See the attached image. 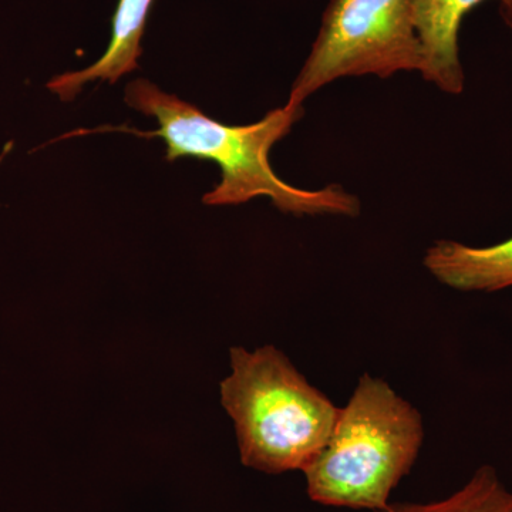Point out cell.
<instances>
[{"instance_id": "6da1fadb", "label": "cell", "mask_w": 512, "mask_h": 512, "mask_svg": "<svg viewBox=\"0 0 512 512\" xmlns=\"http://www.w3.org/2000/svg\"><path fill=\"white\" fill-rule=\"evenodd\" d=\"M124 100L140 113L154 117L160 124L158 130L107 126L73 131L64 138L123 131L137 137L161 138L167 144L165 158L168 161L185 157L212 161L221 170V181L202 198L207 205H239L256 197H266L279 211L296 217L336 215L353 218L360 214L359 198L340 185L332 184L315 191L302 190L279 178L269 163L272 147L288 136L305 114L302 106L286 103L284 107L269 111L256 123L229 126L144 79L128 84Z\"/></svg>"}, {"instance_id": "7a4b0ae2", "label": "cell", "mask_w": 512, "mask_h": 512, "mask_svg": "<svg viewBox=\"0 0 512 512\" xmlns=\"http://www.w3.org/2000/svg\"><path fill=\"white\" fill-rule=\"evenodd\" d=\"M423 420L382 379L363 375L339 410L322 450L303 468L315 503L380 511L412 470L423 444Z\"/></svg>"}, {"instance_id": "3957f363", "label": "cell", "mask_w": 512, "mask_h": 512, "mask_svg": "<svg viewBox=\"0 0 512 512\" xmlns=\"http://www.w3.org/2000/svg\"><path fill=\"white\" fill-rule=\"evenodd\" d=\"M231 369L221 400L242 464L268 474L303 471L328 441L339 407L274 346L232 348Z\"/></svg>"}, {"instance_id": "277c9868", "label": "cell", "mask_w": 512, "mask_h": 512, "mask_svg": "<svg viewBox=\"0 0 512 512\" xmlns=\"http://www.w3.org/2000/svg\"><path fill=\"white\" fill-rule=\"evenodd\" d=\"M423 69L412 0H330L288 104L302 106L312 94L345 77L390 79Z\"/></svg>"}, {"instance_id": "5b68a950", "label": "cell", "mask_w": 512, "mask_h": 512, "mask_svg": "<svg viewBox=\"0 0 512 512\" xmlns=\"http://www.w3.org/2000/svg\"><path fill=\"white\" fill-rule=\"evenodd\" d=\"M485 2L488 0H412L414 25L423 47L421 76L443 93L458 96L466 89L460 59L461 25Z\"/></svg>"}, {"instance_id": "8992f818", "label": "cell", "mask_w": 512, "mask_h": 512, "mask_svg": "<svg viewBox=\"0 0 512 512\" xmlns=\"http://www.w3.org/2000/svg\"><path fill=\"white\" fill-rule=\"evenodd\" d=\"M423 264L448 288L493 293L512 288V237L490 247L440 239L427 249Z\"/></svg>"}, {"instance_id": "52a82bcc", "label": "cell", "mask_w": 512, "mask_h": 512, "mask_svg": "<svg viewBox=\"0 0 512 512\" xmlns=\"http://www.w3.org/2000/svg\"><path fill=\"white\" fill-rule=\"evenodd\" d=\"M154 0H119L111 26V39L104 55L77 72H69L53 77L47 89L57 94L62 101H72L82 92L84 84L107 80L114 84L121 77L134 72L138 67V57L143 53L141 37L146 30L148 15Z\"/></svg>"}, {"instance_id": "ba28073f", "label": "cell", "mask_w": 512, "mask_h": 512, "mask_svg": "<svg viewBox=\"0 0 512 512\" xmlns=\"http://www.w3.org/2000/svg\"><path fill=\"white\" fill-rule=\"evenodd\" d=\"M375 512H512V490L491 466L478 468L466 485L433 503H394Z\"/></svg>"}, {"instance_id": "9c48e42d", "label": "cell", "mask_w": 512, "mask_h": 512, "mask_svg": "<svg viewBox=\"0 0 512 512\" xmlns=\"http://www.w3.org/2000/svg\"><path fill=\"white\" fill-rule=\"evenodd\" d=\"M498 5H500L501 19L512 32V0H498Z\"/></svg>"}]
</instances>
